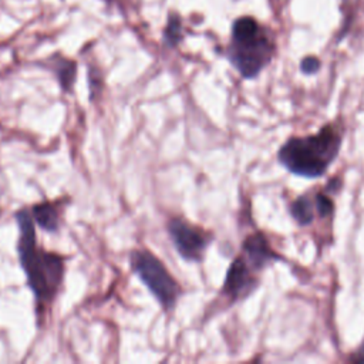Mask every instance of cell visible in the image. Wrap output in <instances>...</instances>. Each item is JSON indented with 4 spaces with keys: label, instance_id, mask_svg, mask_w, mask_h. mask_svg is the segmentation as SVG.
Listing matches in <instances>:
<instances>
[{
    "label": "cell",
    "instance_id": "obj_1",
    "mask_svg": "<svg viewBox=\"0 0 364 364\" xmlns=\"http://www.w3.org/2000/svg\"><path fill=\"white\" fill-rule=\"evenodd\" d=\"M18 226L17 256L24 272L27 286L36 300L37 317L53 304L58 296L65 276L64 256L46 250L37 245L34 219L30 209L23 208L14 213Z\"/></svg>",
    "mask_w": 364,
    "mask_h": 364
},
{
    "label": "cell",
    "instance_id": "obj_2",
    "mask_svg": "<svg viewBox=\"0 0 364 364\" xmlns=\"http://www.w3.org/2000/svg\"><path fill=\"white\" fill-rule=\"evenodd\" d=\"M343 139V128L328 122L311 135L289 138L280 145L277 159L297 176L320 178L337 159Z\"/></svg>",
    "mask_w": 364,
    "mask_h": 364
},
{
    "label": "cell",
    "instance_id": "obj_3",
    "mask_svg": "<svg viewBox=\"0 0 364 364\" xmlns=\"http://www.w3.org/2000/svg\"><path fill=\"white\" fill-rule=\"evenodd\" d=\"M274 53L273 33L256 18L242 16L233 21L225 55L240 77L256 78L272 63Z\"/></svg>",
    "mask_w": 364,
    "mask_h": 364
},
{
    "label": "cell",
    "instance_id": "obj_4",
    "mask_svg": "<svg viewBox=\"0 0 364 364\" xmlns=\"http://www.w3.org/2000/svg\"><path fill=\"white\" fill-rule=\"evenodd\" d=\"M129 266L165 313H171L182 296V286L162 260L148 249L129 253Z\"/></svg>",
    "mask_w": 364,
    "mask_h": 364
},
{
    "label": "cell",
    "instance_id": "obj_5",
    "mask_svg": "<svg viewBox=\"0 0 364 364\" xmlns=\"http://www.w3.org/2000/svg\"><path fill=\"white\" fill-rule=\"evenodd\" d=\"M166 232L176 253L186 262L199 263L212 243V235L186 220L182 216H172L166 222Z\"/></svg>",
    "mask_w": 364,
    "mask_h": 364
},
{
    "label": "cell",
    "instance_id": "obj_6",
    "mask_svg": "<svg viewBox=\"0 0 364 364\" xmlns=\"http://www.w3.org/2000/svg\"><path fill=\"white\" fill-rule=\"evenodd\" d=\"M259 274L260 272L239 253L228 267L220 296L228 299L229 303L246 299L259 287Z\"/></svg>",
    "mask_w": 364,
    "mask_h": 364
},
{
    "label": "cell",
    "instance_id": "obj_7",
    "mask_svg": "<svg viewBox=\"0 0 364 364\" xmlns=\"http://www.w3.org/2000/svg\"><path fill=\"white\" fill-rule=\"evenodd\" d=\"M240 255L260 273L272 264L274 260L282 259L270 246L267 237L262 232H256L249 235L240 249Z\"/></svg>",
    "mask_w": 364,
    "mask_h": 364
},
{
    "label": "cell",
    "instance_id": "obj_8",
    "mask_svg": "<svg viewBox=\"0 0 364 364\" xmlns=\"http://www.w3.org/2000/svg\"><path fill=\"white\" fill-rule=\"evenodd\" d=\"M46 65L50 71H53L61 91L65 94H70L73 91V87L77 78V63L57 53L48 57Z\"/></svg>",
    "mask_w": 364,
    "mask_h": 364
},
{
    "label": "cell",
    "instance_id": "obj_9",
    "mask_svg": "<svg viewBox=\"0 0 364 364\" xmlns=\"http://www.w3.org/2000/svg\"><path fill=\"white\" fill-rule=\"evenodd\" d=\"M30 212L34 219V223L38 225L43 230L55 233L60 229L61 218H60L58 205L44 200V202H38V203L33 205Z\"/></svg>",
    "mask_w": 364,
    "mask_h": 364
},
{
    "label": "cell",
    "instance_id": "obj_10",
    "mask_svg": "<svg viewBox=\"0 0 364 364\" xmlns=\"http://www.w3.org/2000/svg\"><path fill=\"white\" fill-rule=\"evenodd\" d=\"M289 212L299 226H310L316 218H318L317 206L314 202V195L310 192L297 196L290 205Z\"/></svg>",
    "mask_w": 364,
    "mask_h": 364
},
{
    "label": "cell",
    "instance_id": "obj_11",
    "mask_svg": "<svg viewBox=\"0 0 364 364\" xmlns=\"http://www.w3.org/2000/svg\"><path fill=\"white\" fill-rule=\"evenodd\" d=\"M183 38V26H182V18L178 13L172 11L168 14L166 24L162 31V43L166 48L173 50L176 48Z\"/></svg>",
    "mask_w": 364,
    "mask_h": 364
},
{
    "label": "cell",
    "instance_id": "obj_12",
    "mask_svg": "<svg viewBox=\"0 0 364 364\" xmlns=\"http://www.w3.org/2000/svg\"><path fill=\"white\" fill-rule=\"evenodd\" d=\"M320 60L314 55H309V57H304L300 63V70L303 74H307V75H311V74H316L318 70H320Z\"/></svg>",
    "mask_w": 364,
    "mask_h": 364
},
{
    "label": "cell",
    "instance_id": "obj_13",
    "mask_svg": "<svg viewBox=\"0 0 364 364\" xmlns=\"http://www.w3.org/2000/svg\"><path fill=\"white\" fill-rule=\"evenodd\" d=\"M351 361H355V363H364V340H363L361 346L358 347V350L351 355Z\"/></svg>",
    "mask_w": 364,
    "mask_h": 364
}]
</instances>
